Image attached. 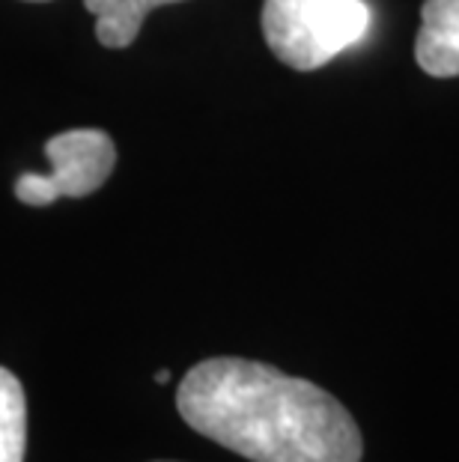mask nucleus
<instances>
[{
  "instance_id": "4",
  "label": "nucleus",
  "mask_w": 459,
  "mask_h": 462,
  "mask_svg": "<svg viewBox=\"0 0 459 462\" xmlns=\"http://www.w3.org/2000/svg\"><path fill=\"white\" fill-rule=\"evenodd\" d=\"M415 60L433 78L459 75V0H424Z\"/></svg>"
},
{
  "instance_id": "5",
  "label": "nucleus",
  "mask_w": 459,
  "mask_h": 462,
  "mask_svg": "<svg viewBox=\"0 0 459 462\" xmlns=\"http://www.w3.org/2000/svg\"><path fill=\"white\" fill-rule=\"evenodd\" d=\"M170 4L182 0H84L87 13L96 18V36L105 48H129L138 39L146 15Z\"/></svg>"
},
{
  "instance_id": "8",
  "label": "nucleus",
  "mask_w": 459,
  "mask_h": 462,
  "mask_svg": "<svg viewBox=\"0 0 459 462\" xmlns=\"http://www.w3.org/2000/svg\"><path fill=\"white\" fill-rule=\"evenodd\" d=\"M31 4H45V0H31Z\"/></svg>"
},
{
  "instance_id": "6",
  "label": "nucleus",
  "mask_w": 459,
  "mask_h": 462,
  "mask_svg": "<svg viewBox=\"0 0 459 462\" xmlns=\"http://www.w3.org/2000/svg\"><path fill=\"white\" fill-rule=\"evenodd\" d=\"M27 445V402L15 373L0 367V462H22Z\"/></svg>"
},
{
  "instance_id": "2",
  "label": "nucleus",
  "mask_w": 459,
  "mask_h": 462,
  "mask_svg": "<svg viewBox=\"0 0 459 462\" xmlns=\"http://www.w3.org/2000/svg\"><path fill=\"white\" fill-rule=\"evenodd\" d=\"M370 6L364 0H266L262 36L271 54L296 72L335 60L367 36Z\"/></svg>"
},
{
  "instance_id": "1",
  "label": "nucleus",
  "mask_w": 459,
  "mask_h": 462,
  "mask_svg": "<svg viewBox=\"0 0 459 462\" xmlns=\"http://www.w3.org/2000/svg\"><path fill=\"white\" fill-rule=\"evenodd\" d=\"M177 409L194 432L251 462H361L364 454L344 402L271 364L200 361L182 379Z\"/></svg>"
},
{
  "instance_id": "3",
  "label": "nucleus",
  "mask_w": 459,
  "mask_h": 462,
  "mask_svg": "<svg viewBox=\"0 0 459 462\" xmlns=\"http://www.w3.org/2000/svg\"><path fill=\"white\" fill-rule=\"evenodd\" d=\"M51 173H24L15 182V198L27 206H51L60 198H87L114 173L116 146L102 129H69L45 143Z\"/></svg>"
},
{
  "instance_id": "7",
  "label": "nucleus",
  "mask_w": 459,
  "mask_h": 462,
  "mask_svg": "<svg viewBox=\"0 0 459 462\" xmlns=\"http://www.w3.org/2000/svg\"><path fill=\"white\" fill-rule=\"evenodd\" d=\"M155 382H159V385H168V382H170V370H159V373H155Z\"/></svg>"
}]
</instances>
